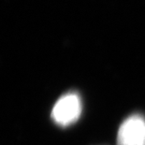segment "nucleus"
Segmentation results:
<instances>
[{"label":"nucleus","instance_id":"f257e3e1","mask_svg":"<svg viewBox=\"0 0 145 145\" xmlns=\"http://www.w3.org/2000/svg\"><path fill=\"white\" fill-rule=\"evenodd\" d=\"M82 113V100L75 93L62 95L52 108V118L57 125L67 126L72 125Z\"/></svg>","mask_w":145,"mask_h":145},{"label":"nucleus","instance_id":"f03ea898","mask_svg":"<svg viewBox=\"0 0 145 145\" xmlns=\"http://www.w3.org/2000/svg\"><path fill=\"white\" fill-rule=\"evenodd\" d=\"M117 145H145V119L140 114H133L120 125Z\"/></svg>","mask_w":145,"mask_h":145}]
</instances>
